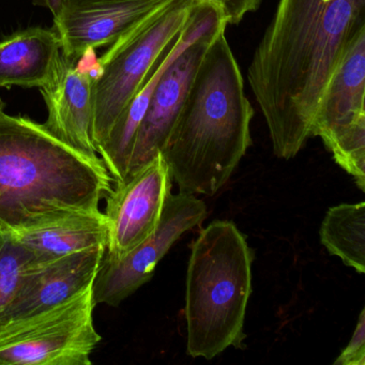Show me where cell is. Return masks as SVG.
<instances>
[{
	"label": "cell",
	"instance_id": "obj_7",
	"mask_svg": "<svg viewBox=\"0 0 365 365\" xmlns=\"http://www.w3.org/2000/svg\"><path fill=\"white\" fill-rule=\"evenodd\" d=\"M312 136L365 191V31L350 44L322 95Z\"/></svg>",
	"mask_w": 365,
	"mask_h": 365
},
{
	"label": "cell",
	"instance_id": "obj_20",
	"mask_svg": "<svg viewBox=\"0 0 365 365\" xmlns=\"http://www.w3.org/2000/svg\"><path fill=\"white\" fill-rule=\"evenodd\" d=\"M334 365H365V309L361 311L349 344L337 356Z\"/></svg>",
	"mask_w": 365,
	"mask_h": 365
},
{
	"label": "cell",
	"instance_id": "obj_17",
	"mask_svg": "<svg viewBox=\"0 0 365 365\" xmlns=\"http://www.w3.org/2000/svg\"><path fill=\"white\" fill-rule=\"evenodd\" d=\"M320 242L346 266L365 273V202L341 204L327 211L319 230Z\"/></svg>",
	"mask_w": 365,
	"mask_h": 365
},
{
	"label": "cell",
	"instance_id": "obj_5",
	"mask_svg": "<svg viewBox=\"0 0 365 365\" xmlns=\"http://www.w3.org/2000/svg\"><path fill=\"white\" fill-rule=\"evenodd\" d=\"M191 0H162L98 61L93 78V136L97 151L146 80L158 57L187 24Z\"/></svg>",
	"mask_w": 365,
	"mask_h": 365
},
{
	"label": "cell",
	"instance_id": "obj_21",
	"mask_svg": "<svg viewBox=\"0 0 365 365\" xmlns=\"http://www.w3.org/2000/svg\"><path fill=\"white\" fill-rule=\"evenodd\" d=\"M4 108H5V104H4V102L0 100V115L3 114Z\"/></svg>",
	"mask_w": 365,
	"mask_h": 365
},
{
	"label": "cell",
	"instance_id": "obj_12",
	"mask_svg": "<svg viewBox=\"0 0 365 365\" xmlns=\"http://www.w3.org/2000/svg\"><path fill=\"white\" fill-rule=\"evenodd\" d=\"M222 21H226L225 16L217 6L209 3L196 4L182 31L158 57L146 80L117 119L106 142L98 150V155L115 182L125 180L129 174L136 134L158 81L190 44Z\"/></svg>",
	"mask_w": 365,
	"mask_h": 365
},
{
	"label": "cell",
	"instance_id": "obj_1",
	"mask_svg": "<svg viewBox=\"0 0 365 365\" xmlns=\"http://www.w3.org/2000/svg\"><path fill=\"white\" fill-rule=\"evenodd\" d=\"M363 31L365 0H279L247 83L279 159L296 157L312 138L322 95Z\"/></svg>",
	"mask_w": 365,
	"mask_h": 365
},
{
	"label": "cell",
	"instance_id": "obj_14",
	"mask_svg": "<svg viewBox=\"0 0 365 365\" xmlns=\"http://www.w3.org/2000/svg\"><path fill=\"white\" fill-rule=\"evenodd\" d=\"M93 78L95 74L81 70L59 52L39 89L48 113L44 128L63 144L98 160L101 158L93 136Z\"/></svg>",
	"mask_w": 365,
	"mask_h": 365
},
{
	"label": "cell",
	"instance_id": "obj_3",
	"mask_svg": "<svg viewBox=\"0 0 365 365\" xmlns=\"http://www.w3.org/2000/svg\"><path fill=\"white\" fill-rule=\"evenodd\" d=\"M112 190L101 159L74 150L31 119L0 115V228L97 210Z\"/></svg>",
	"mask_w": 365,
	"mask_h": 365
},
{
	"label": "cell",
	"instance_id": "obj_18",
	"mask_svg": "<svg viewBox=\"0 0 365 365\" xmlns=\"http://www.w3.org/2000/svg\"><path fill=\"white\" fill-rule=\"evenodd\" d=\"M37 260L9 230L0 228V313L11 302L25 273Z\"/></svg>",
	"mask_w": 365,
	"mask_h": 365
},
{
	"label": "cell",
	"instance_id": "obj_6",
	"mask_svg": "<svg viewBox=\"0 0 365 365\" xmlns=\"http://www.w3.org/2000/svg\"><path fill=\"white\" fill-rule=\"evenodd\" d=\"M95 307L93 283L48 311L0 324V365H91L101 341Z\"/></svg>",
	"mask_w": 365,
	"mask_h": 365
},
{
	"label": "cell",
	"instance_id": "obj_15",
	"mask_svg": "<svg viewBox=\"0 0 365 365\" xmlns=\"http://www.w3.org/2000/svg\"><path fill=\"white\" fill-rule=\"evenodd\" d=\"M9 232L38 260H48L91 247H106L108 225L106 215L97 209L70 213L39 225Z\"/></svg>",
	"mask_w": 365,
	"mask_h": 365
},
{
	"label": "cell",
	"instance_id": "obj_9",
	"mask_svg": "<svg viewBox=\"0 0 365 365\" xmlns=\"http://www.w3.org/2000/svg\"><path fill=\"white\" fill-rule=\"evenodd\" d=\"M170 191L172 176L162 153L116 183L106 197V259L125 257L155 232Z\"/></svg>",
	"mask_w": 365,
	"mask_h": 365
},
{
	"label": "cell",
	"instance_id": "obj_8",
	"mask_svg": "<svg viewBox=\"0 0 365 365\" xmlns=\"http://www.w3.org/2000/svg\"><path fill=\"white\" fill-rule=\"evenodd\" d=\"M207 215L202 200L192 194H170L161 220L148 239L118 260L102 258L93 281V301L117 307L150 281L155 267L172 245Z\"/></svg>",
	"mask_w": 365,
	"mask_h": 365
},
{
	"label": "cell",
	"instance_id": "obj_19",
	"mask_svg": "<svg viewBox=\"0 0 365 365\" xmlns=\"http://www.w3.org/2000/svg\"><path fill=\"white\" fill-rule=\"evenodd\" d=\"M58 0H31L38 7L52 9ZM194 3H209L217 6L224 16L228 25H238L247 14H253L259 8L262 0H191Z\"/></svg>",
	"mask_w": 365,
	"mask_h": 365
},
{
	"label": "cell",
	"instance_id": "obj_2",
	"mask_svg": "<svg viewBox=\"0 0 365 365\" xmlns=\"http://www.w3.org/2000/svg\"><path fill=\"white\" fill-rule=\"evenodd\" d=\"M225 33L209 46L161 153L181 193L217 194L252 145L254 110Z\"/></svg>",
	"mask_w": 365,
	"mask_h": 365
},
{
	"label": "cell",
	"instance_id": "obj_13",
	"mask_svg": "<svg viewBox=\"0 0 365 365\" xmlns=\"http://www.w3.org/2000/svg\"><path fill=\"white\" fill-rule=\"evenodd\" d=\"M106 247H91L48 260H37L25 273L0 324L23 319L67 302L95 281Z\"/></svg>",
	"mask_w": 365,
	"mask_h": 365
},
{
	"label": "cell",
	"instance_id": "obj_10",
	"mask_svg": "<svg viewBox=\"0 0 365 365\" xmlns=\"http://www.w3.org/2000/svg\"><path fill=\"white\" fill-rule=\"evenodd\" d=\"M227 27L226 21L217 23L190 44L163 72L151 93L138 128L129 174L163 151L200 63L217 34Z\"/></svg>",
	"mask_w": 365,
	"mask_h": 365
},
{
	"label": "cell",
	"instance_id": "obj_11",
	"mask_svg": "<svg viewBox=\"0 0 365 365\" xmlns=\"http://www.w3.org/2000/svg\"><path fill=\"white\" fill-rule=\"evenodd\" d=\"M162 0H58L54 33L63 56L76 63L95 48L114 43Z\"/></svg>",
	"mask_w": 365,
	"mask_h": 365
},
{
	"label": "cell",
	"instance_id": "obj_4",
	"mask_svg": "<svg viewBox=\"0 0 365 365\" xmlns=\"http://www.w3.org/2000/svg\"><path fill=\"white\" fill-rule=\"evenodd\" d=\"M254 254L230 221L209 224L192 243L185 288L187 352L212 360L243 348Z\"/></svg>",
	"mask_w": 365,
	"mask_h": 365
},
{
	"label": "cell",
	"instance_id": "obj_16",
	"mask_svg": "<svg viewBox=\"0 0 365 365\" xmlns=\"http://www.w3.org/2000/svg\"><path fill=\"white\" fill-rule=\"evenodd\" d=\"M59 52L53 29L36 27L10 36L0 42V87L40 88Z\"/></svg>",
	"mask_w": 365,
	"mask_h": 365
}]
</instances>
